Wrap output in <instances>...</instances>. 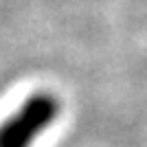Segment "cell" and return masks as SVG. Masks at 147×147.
<instances>
[{
	"instance_id": "cell-1",
	"label": "cell",
	"mask_w": 147,
	"mask_h": 147,
	"mask_svg": "<svg viewBox=\"0 0 147 147\" xmlns=\"http://www.w3.org/2000/svg\"><path fill=\"white\" fill-rule=\"evenodd\" d=\"M59 114V99L51 92H35L0 125V147H31Z\"/></svg>"
}]
</instances>
